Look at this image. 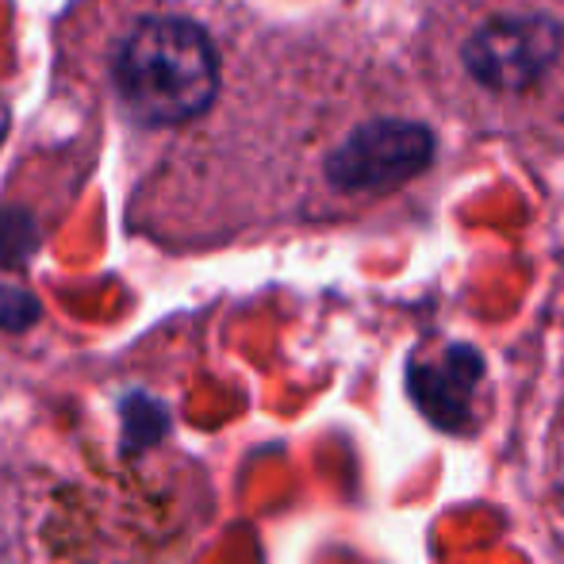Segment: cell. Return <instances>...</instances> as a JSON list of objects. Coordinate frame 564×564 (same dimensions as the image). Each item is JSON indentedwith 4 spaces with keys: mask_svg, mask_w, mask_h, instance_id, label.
Returning <instances> with one entry per match:
<instances>
[{
    "mask_svg": "<svg viewBox=\"0 0 564 564\" xmlns=\"http://www.w3.org/2000/svg\"><path fill=\"white\" fill-rule=\"evenodd\" d=\"M484 361L476 349L449 346L446 354L411 361L408 384L411 400L419 403L426 419L442 431H460L465 419L473 415V392L480 384Z\"/></svg>",
    "mask_w": 564,
    "mask_h": 564,
    "instance_id": "obj_4",
    "label": "cell"
},
{
    "mask_svg": "<svg viewBox=\"0 0 564 564\" xmlns=\"http://www.w3.org/2000/svg\"><path fill=\"white\" fill-rule=\"evenodd\" d=\"M35 315H39V304L20 289V284L0 281V327L20 330V327H28Z\"/></svg>",
    "mask_w": 564,
    "mask_h": 564,
    "instance_id": "obj_5",
    "label": "cell"
},
{
    "mask_svg": "<svg viewBox=\"0 0 564 564\" xmlns=\"http://www.w3.org/2000/svg\"><path fill=\"white\" fill-rule=\"evenodd\" d=\"M0 139H4V108H0Z\"/></svg>",
    "mask_w": 564,
    "mask_h": 564,
    "instance_id": "obj_6",
    "label": "cell"
},
{
    "mask_svg": "<svg viewBox=\"0 0 564 564\" xmlns=\"http://www.w3.org/2000/svg\"><path fill=\"white\" fill-rule=\"evenodd\" d=\"M112 77L131 119L173 127L208 112L219 93V58L196 23L181 15H147L119 43Z\"/></svg>",
    "mask_w": 564,
    "mask_h": 564,
    "instance_id": "obj_1",
    "label": "cell"
},
{
    "mask_svg": "<svg viewBox=\"0 0 564 564\" xmlns=\"http://www.w3.org/2000/svg\"><path fill=\"white\" fill-rule=\"evenodd\" d=\"M434 158L431 127L415 119H372L346 134V142L327 158V181L346 193L395 188L423 173Z\"/></svg>",
    "mask_w": 564,
    "mask_h": 564,
    "instance_id": "obj_3",
    "label": "cell"
},
{
    "mask_svg": "<svg viewBox=\"0 0 564 564\" xmlns=\"http://www.w3.org/2000/svg\"><path fill=\"white\" fill-rule=\"evenodd\" d=\"M564 31L550 15H496L465 43V69L491 93H522L557 62Z\"/></svg>",
    "mask_w": 564,
    "mask_h": 564,
    "instance_id": "obj_2",
    "label": "cell"
}]
</instances>
